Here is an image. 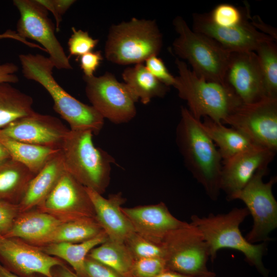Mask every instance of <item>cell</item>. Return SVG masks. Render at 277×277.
<instances>
[{"instance_id":"obj_1","label":"cell","mask_w":277,"mask_h":277,"mask_svg":"<svg viewBox=\"0 0 277 277\" xmlns=\"http://www.w3.org/2000/svg\"><path fill=\"white\" fill-rule=\"evenodd\" d=\"M188 109L181 107L175 132L176 143L184 164L203 187L207 196L216 201L221 190L222 159L215 144Z\"/></svg>"},{"instance_id":"obj_2","label":"cell","mask_w":277,"mask_h":277,"mask_svg":"<svg viewBox=\"0 0 277 277\" xmlns=\"http://www.w3.org/2000/svg\"><path fill=\"white\" fill-rule=\"evenodd\" d=\"M24 76L42 85L49 93L54 110L69 125L71 130H90L97 135L104 118L91 105L85 104L66 92L53 75L54 66L48 57L39 54L18 56Z\"/></svg>"},{"instance_id":"obj_3","label":"cell","mask_w":277,"mask_h":277,"mask_svg":"<svg viewBox=\"0 0 277 277\" xmlns=\"http://www.w3.org/2000/svg\"><path fill=\"white\" fill-rule=\"evenodd\" d=\"M249 214L246 207H235L226 213H210L203 217L192 215L190 223L202 234L207 244L209 259L212 263L221 249H232L242 253L247 263L255 267L264 277H268L269 271L263 262L267 242L251 244L240 231V225Z\"/></svg>"},{"instance_id":"obj_4","label":"cell","mask_w":277,"mask_h":277,"mask_svg":"<svg viewBox=\"0 0 277 277\" xmlns=\"http://www.w3.org/2000/svg\"><path fill=\"white\" fill-rule=\"evenodd\" d=\"M179 75L173 87L179 97L186 101L188 110L196 120L208 117L221 123L243 104L227 85L198 76L186 64L175 60Z\"/></svg>"},{"instance_id":"obj_5","label":"cell","mask_w":277,"mask_h":277,"mask_svg":"<svg viewBox=\"0 0 277 277\" xmlns=\"http://www.w3.org/2000/svg\"><path fill=\"white\" fill-rule=\"evenodd\" d=\"M90 130H69L61 147L65 170L86 188L103 194L110 182L114 159L96 146Z\"/></svg>"},{"instance_id":"obj_6","label":"cell","mask_w":277,"mask_h":277,"mask_svg":"<svg viewBox=\"0 0 277 277\" xmlns=\"http://www.w3.org/2000/svg\"><path fill=\"white\" fill-rule=\"evenodd\" d=\"M162 43L155 20L134 17L110 27L105 55L107 60L118 65L143 63L160 53Z\"/></svg>"},{"instance_id":"obj_7","label":"cell","mask_w":277,"mask_h":277,"mask_svg":"<svg viewBox=\"0 0 277 277\" xmlns=\"http://www.w3.org/2000/svg\"><path fill=\"white\" fill-rule=\"evenodd\" d=\"M172 24L179 34L172 44L174 53L187 61L198 76L224 84L231 52L209 37L194 31L180 16L174 18Z\"/></svg>"},{"instance_id":"obj_8","label":"cell","mask_w":277,"mask_h":277,"mask_svg":"<svg viewBox=\"0 0 277 277\" xmlns=\"http://www.w3.org/2000/svg\"><path fill=\"white\" fill-rule=\"evenodd\" d=\"M162 244L167 270L193 277H215L207 267L209 251L199 230L190 223L170 231Z\"/></svg>"},{"instance_id":"obj_9","label":"cell","mask_w":277,"mask_h":277,"mask_svg":"<svg viewBox=\"0 0 277 277\" xmlns=\"http://www.w3.org/2000/svg\"><path fill=\"white\" fill-rule=\"evenodd\" d=\"M268 171V167L259 169L230 199L243 201L252 217V227L245 237L251 244L270 241L269 235L277 227V202L272 193L277 178L273 176L264 182L263 177Z\"/></svg>"},{"instance_id":"obj_10","label":"cell","mask_w":277,"mask_h":277,"mask_svg":"<svg viewBox=\"0 0 277 277\" xmlns=\"http://www.w3.org/2000/svg\"><path fill=\"white\" fill-rule=\"evenodd\" d=\"M86 96L104 117L115 124L131 121L136 114L138 101L127 86L108 72L100 76H83Z\"/></svg>"},{"instance_id":"obj_11","label":"cell","mask_w":277,"mask_h":277,"mask_svg":"<svg viewBox=\"0 0 277 277\" xmlns=\"http://www.w3.org/2000/svg\"><path fill=\"white\" fill-rule=\"evenodd\" d=\"M13 3L20 15L16 31L18 35L41 44L54 68L72 69L68 56L55 36V27L49 17L48 11L37 0H14Z\"/></svg>"},{"instance_id":"obj_12","label":"cell","mask_w":277,"mask_h":277,"mask_svg":"<svg viewBox=\"0 0 277 277\" xmlns=\"http://www.w3.org/2000/svg\"><path fill=\"white\" fill-rule=\"evenodd\" d=\"M246 136L254 144L277 151V98L266 97L257 102L242 104L224 120Z\"/></svg>"},{"instance_id":"obj_13","label":"cell","mask_w":277,"mask_h":277,"mask_svg":"<svg viewBox=\"0 0 277 277\" xmlns=\"http://www.w3.org/2000/svg\"><path fill=\"white\" fill-rule=\"evenodd\" d=\"M35 208L62 222L95 218L86 187L66 171L47 197Z\"/></svg>"},{"instance_id":"obj_14","label":"cell","mask_w":277,"mask_h":277,"mask_svg":"<svg viewBox=\"0 0 277 277\" xmlns=\"http://www.w3.org/2000/svg\"><path fill=\"white\" fill-rule=\"evenodd\" d=\"M0 263L20 277H53L52 268L66 263L19 238L0 235Z\"/></svg>"},{"instance_id":"obj_15","label":"cell","mask_w":277,"mask_h":277,"mask_svg":"<svg viewBox=\"0 0 277 277\" xmlns=\"http://www.w3.org/2000/svg\"><path fill=\"white\" fill-rule=\"evenodd\" d=\"M69 130L58 118L34 111L0 129V137L61 149Z\"/></svg>"},{"instance_id":"obj_16","label":"cell","mask_w":277,"mask_h":277,"mask_svg":"<svg viewBox=\"0 0 277 277\" xmlns=\"http://www.w3.org/2000/svg\"><path fill=\"white\" fill-rule=\"evenodd\" d=\"M243 104H251L266 97L264 78L254 51L231 52L224 77Z\"/></svg>"},{"instance_id":"obj_17","label":"cell","mask_w":277,"mask_h":277,"mask_svg":"<svg viewBox=\"0 0 277 277\" xmlns=\"http://www.w3.org/2000/svg\"><path fill=\"white\" fill-rule=\"evenodd\" d=\"M250 18L249 14L236 26L222 27L212 22L208 13H195L192 30L209 37L230 52H255L261 43L274 40L255 28Z\"/></svg>"},{"instance_id":"obj_18","label":"cell","mask_w":277,"mask_h":277,"mask_svg":"<svg viewBox=\"0 0 277 277\" xmlns=\"http://www.w3.org/2000/svg\"><path fill=\"white\" fill-rule=\"evenodd\" d=\"M275 152L257 146L222 161L221 190L227 199L241 190L260 169L268 167Z\"/></svg>"},{"instance_id":"obj_19","label":"cell","mask_w":277,"mask_h":277,"mask_svg":"<svg viewBox=\"0 0 277 277\" xmlns=\"http://www.w3.org/2000/svg\"><path fill=\"white\" fill-rule=\"evenodd\" d=\"M122 211L130 221L135 232L158 244H162L170 231L188 224L173 216L163 202L122 207Z\"/></svg>"},{"instance_id":"obj_20","label":"cell","mask_w":277,"mask_h":277,"mask_svg":"<svg viewBox=\"0 0 277 277\" xmlns=\"http://www.w3.org/2000/svg\"><path fill=\"white\" fill-rule=\"evenodd\" d=\"M92 202L95 218L110 240L124 243L135 231L129 219L122 211L126 202L121 192L105 198L102 194L86 188Z\"/></svg>"},{"instance_id":"obj_21","label":"cell","mask_w":277,"mask_h":277,"mask_svg":"<svg viewBox=\"0 0 277 277\" xmlns=\"http://www.w3.org/2000/svg\"><path fill=\"white\" fill-rule=\"evenodd\" d=\"M65 171L61 150L30 182L18 204L20 213L34 209L43 202Z\"/></svg>"},{"instance_id":"obj_22","label":"cell","mask_w":277,"mask_h":277,"mask_svg":"<svg viewBox=\"0 0 277 277\" xmlns=\"http://www.w3.org/2000/svg\"><path fill=\"white\" fill-rule=\"evenodd\" d=\"M61 223L51 215L34 208L19 213L12 227L4 236L19 238L30 245L39 247Z\"/></svg>"},{"instance_id":"obj_23","label":"cell","mask_w":277,"mask_h":277,"mask_svg":"<svg viewBox=\"0 0 277 277\" xmlns=\"http://www.w3.org/2000/svg\"><path fill=\"white\" fill-rule=\"evenodd\" d=\"M203 119V122L201 121V126L218 147L222 161L258 146L239 130L227 127L208 117Z\"/></svg>"},{"instance_id":"obj_24","label":"cell","mask_w":277,"mask_h":277,"mask_svg":"<svg viewBox=\"0 0 277 277\" xmlns=\"http://www.w3.org/2000/svg\"><path fill=\"white\" fill-rule=\"evenodd\" d=\"M35 175L11 158L1 162L0 201L18 205Z\"/></svg>"},{"instance_id":"obj_25","label":"cell","mask_w":277,"mask_h":277,"mask_svg":"<svg viewBox=\"0 0 277 277\" xmlns=\"http://www.w3.org/2000/svg\"><path fill=\"white\" fill-rule=\"evenodd\" d=\"M108 239L105 232L89 240L78 243H60L39 248L45 253L69 264L77 277H86L85 260L90 251Z\"/></svg>"},{"instance_id":"obj_26","label":"cell","mask_w":277,"mask_h":277,"mask_svg":"<svg viewBox=\"0 0 277 277\" xmlns=\"http://www.w3.org/2000/svg\"><path fill=\"white\" fill-rule=\"evenodd\" d=\"M122 77L138 101L145 105L154 97H164L169 89L153 76L143 63L126 68Z\"/></svg>"},{"instance_id":"obj_27","label":"cell","mask_w":277,"mask_h":277,"mask_svg":"<svg viewBox=\"0 0 277 277\" xmlns=\"http://www.w3.org/2000/svg\"><path fill=\"white\" fill-rule=\"evenodd\" d=\"M104 232L95 218H83L58 225L39 247L52 243H78L92 239Z\"/></svg>"},{"instance_id":"obj_28","label":"cell","mask_w":277,"mask_h":277,"mask_svg":"<svg viewBox=\"0 0 277 277\" xmlns=\"http://www.w3.org/2000/svg\"><path fill=\"white\" fill-rule=\"evenodd\" d=\"M0 143L6 148L11 159L22 164L35 174L61 150L3 137H0Z\"/></svg>"},{"instance_id":"obj_29","label":"cell","mask_w":277,"mask_h":277,"mask_svg":"<svg viewBox=\"0 0 277 277\" xmlns=\"http://www.w3.org/2000/svg\"><path fill=\"white\" fill-rule=\"evenodd\" d=\"M32 97L8 83H0V129L33 113Z\"/></svg>"},{"instance_id":"obj_30","label":"cell","mask_w":277,"mask_h":277,"mask_svg":"<svg viewBox=\"0 0 277 277\" xmlns=\"http://www.w3.org/2000/svg\"><path fill=\"white\" fill-rule=\"evenodd\" d=\"M87 256L110 267L121 277H132L135 259L124 243L108 239L92 249Z\"/></svg>"},{"instance_id":"obj_31","label":"cell","mask_w":277,"mask_h":277,"mask_svg":"<svg viewBox=\"0 0 277 277\" xmlns=\"http://www.w3.org/2000/svg\"><path fill=\"white\" fill-rule=\"evenodd\" d=\"M264 81L267 97L277 98V47L273 40L261 43L255 51Z\"/></svg>"},{"instance_id":"obj_32","label":"cell","mask_w":277,"mask_h":277,"mask_svg":"<svg viewBox=\"0 0 277 277\" xmlns=\"http://www.w3.org/2000/svg\"><path fill=\"white\" fill-rule=\"evenodd\" d=\"M212 22L222 27H230L240 24L250 14L249 7L242 10L229 4L223 3L216 6L208 13Z\"/></svg>"},{"instance_id":"obj_33","label":"cell","mask_w":277,"mask_h":277,"mask_svg":"<svg viewBox=\"0 0 277 277\" xmlns=\"http://www.w3.org/2000/svg\"><path fill=\"white\" fill-rule=\"evenodd\" d=\"M134 259L147 258H164L162 244L151 241L134 232L124 242Z\"/></svg>"},{"instance_id":"obj_34","label":"cell","mask_w":277,"mask_h":277,"mask_svg":"<svg viewBox=\"0 0 277 277\" xmlns=\"http://www.w3.org/2000/svg\"><path fill=\"white\" fill-rule=\"evenodd\" d=\"M72 34L68 41L69 56H76L77 58L91 52L98 44L99 40L91 37L87 31L76 30L72 27Z\"/></svg>"},{"instance_id":"obj_35","label":"cell","mask_w":277,"mask_h":277,"mask_svg":"<svg viewBox=\"0 0 277 277\" xmlns=\"http://www.w3.org/2000/svg\"><path fill=\"white\" fill-rule=\"evenodd\" d=\"M167 269L162 258L135 259L131 270L132 277H155Z\"/></svg>"},{"instance_id":"obj_36","label":"cell","mask_w":277,"mask_h":277,"mask_svg":"<svg viewBox=\"0 0 277 277\" xmlns=\"http://www.w3.org/2000/svg\"><path fill=\"white\" fill-rule=\"evenodd\" d=\"M145 63L147 70L157 80L168 87L173 86L175 78L169 72L161 58L153 55L147 59Z\"/></svg>"},{"instance_id":"obj_37","label":"cell","mask_w":277,"mask_h":277,"mask_svg":"<svg viewBox=\"0 0 277 277\" xmlns=\"http://www.w3.org/2000/svg\"><path fill=\"white\" fill-rule=\"evenodd\" d=\"M19 213L18 205L0 201V235L9 232Z\"/></svg>"},{"instance_id":"obj_38","label":"cell","mask_w":277,"mask_h":277,"mask_svg":"<svg viewBox=\"0 0 277 277\" xmlns=\"http://www.w3.org/2000/svg\"><path fill=\"white\" fill-rule=\"evenodd\" d=\"M48 11H50L55 19V29L60 30L62 16L70 6L75 3L74 0H37Z\"/></svg>"},{"instance_id":"obj_39","label":"cell","mask_w":277,"mask_h":277,"mask_svg":"<svg viewBox=\"0 0 277 277\" xmlns=\"http://www.w3.org/2000/svg\"><path fill=\"white\" fill-rule=\"evenodd\" d=\"M80 65L84 75L86 77L94 76V73L103 60L101 51H91L80 57Z\"/></svg>"},{"instance_id":"obj_40","label":"cell","mask_w":277,"mask_h":277,"mask_svg":"<svg viewBox=\"0 0 277 277\" xmlns=\"http://www.w3.org/2000/svg\"><path fill=\"white\" fill-rule=\"evenodd\" d=\"M85 270L86 277H121L110 267L88 256L85 260Z\"/></svg>"},{"instance_id":"obj_41","label":"cell","mask_w":277,"mask_h":277,"mask_svg":"<svg viewBox=\"0 0 277 277\" xmlns=\"http://www.w3.org/2000/svg\"><path fill=\"white\" fill-rule=\"evenodd\" d=\"M18 68L13 63H0V83L13 84L19 81L16 73Z\"/></svg>"},{"instance_id":"obj_42","label":"cell","mask_w":277,"mask_h":277,"mask_svg":"<svg viewBox=\"0 0 277 277\" xmlns=\"http://www.w3.org/2000/svg\"><path fill=\"white\" fill-rule=\"evenodd\" d=\"M5 38L14 39L26 45L30 48H37L46 52L45 50L38 44L31 43L29 41L22 37L18 35L16 31L8 30L3 33H0V39Z\"/></svg>"},{"instance_id":"obj_43","label":"cell","mask_w":277,"mask_h":277,"mask_svg":"<svg viewBox=\"0 0 277 277\" xmlns=\"http://www.w3.org/2000/svg\"><path fill=\"white\" fill-rule=\"evenodd\" d=\"M257 17H254L250 19L252 20L251 24L256 28L261 30L260 31L269 36H270L274 41H276L277 34L276 30L271 26L265 24L259 16Z\"/></svg>"},{"instance_id":"obj_44","label":"cell","mask_w":277,"mask_h":277,"mask_svg":"<svg viewBox=\"0 0 277 277\" xmlns=\"http://www.w3.org/2000/svg\"><path fill=\"white\" fill-rule=\"evenodd\" d=\"M51 272L53 277H77L66 263L54 266Z\"/></svg>"},{"instance_id":"obj_45","label":"cell","mask_w":277,"mask_h":277,"mask_svg":"<svg viewBox=\"0 0 277 277\" xmlns=\"http://www.w3.org/2000/svg\"><path fill=\"white\" fill-rule=\"evenodd\" d=\"M0 277H20L5 268L1 263H0ZM33 277H45L44 275L40 274H36Z\"/></svg>"},{"instance_id":"obj_46","label":"cell","mask_w":277,"mask_h":277,"mask_svg":"<svg viewBox=\"0 0 277 277\" xmlns=\"http://www.w3.org/2000/svg\"><path fill=\"white\" fill-rule=\"evenodd\" d=\"M155 277H193L181 274L180 273L166 270Z\"/></svg>"},{"instance_id":"obj_47","label":"cell","mask_w":277,"mask_h":277,"mask_svg":"<svg viewBox=\"0 0 277 277\" xmlns=\"http://www.w3.org/2000/svg\"><path fill=\"white\" fill-rule=\"evenodd\" d=\"M10 158V156L2 144L0 143V163Z\"/></svg>"}]
</instances>
